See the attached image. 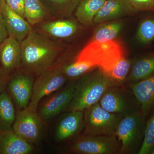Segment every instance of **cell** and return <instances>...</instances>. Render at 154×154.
Returning <instances> with one entry per match:
<instances>
[{
  "label": "cell",
  "instance_id": "32",
  "mask_svg": "<svg viewBox=\"0 0 154 154\" xmlns=\"http://www.w3.org/2000/svg\"><path fill=\"white\" fill-rule=\"evenodd\" d=\"M7 77L0 67V94L2 93L3 88L5 84Z\"/></svg>",
  "mask_w": 154,
  "mask_h": 154
},
{
  "label": "cell",
  "instance_id": "6",
  "mask_svg": "<svg viewBox=\"0 0 154 154\" xmlns=\"http://www.w3.org/2000/svg\"><path fill=\"white\" fill-rule=\"evenodd\" d=\"M121 144L115 135H83L69 147V152L79 154H120Z\"/></svg>",
  "mask_w": 154,
  "mask_h": 154
},
{
  "label": "cell",
  "instance_id": "2",
  "mask_svg": "<svg viewBox=\"0 0 154 154\" xmlns=\"http://www.w3.org/2000/svg\"><path fill=\"white\" fill-rule=\"evenodd\" d=\"M110 87L109 79L100 69L84 76L75 82L73 96L67 110L85 111L99 102Z\"/></svg>",
  "mask_w": 154,
  "mask_h": 154
},
{
  "label": "cell",
  "instance_id": "33",
  "mask_svg": "<svg viewBox=\"0 0 154 154\" xmlns=\"http://www.w3.org/2000/svg\"><path fill=\"white\" fill-rule=\"evenodd\" d=\"M149 154H154V145L153 147L152 148Z\"/></svg>",
  "mask_w": 154,
  "mask_h": 154
},
{
  "label": "cell",
  "instance_id": "18",
  "mask_svg": "<svg viewBox=\"0 0 154 154\" xmlns=\"http://www.w3.org/2000/svg\"><path fill=\"white\" fill-rule=\"evenodd\" d=\"M40 29L48 36L61 39L74 35L78 26L76 22L72 20H57L42 23Z\"/></svg>",
  "mask_w": 154,
  "mask_h": 154
},
{
  "label": "cell",
  "instance_id": "10",
  "mask_svg": "<svg viewBox=\"0 0 154 154\" xmlns=\"http://www.w3.org/2000/svg\"><path fill=\"white\" fill-rule=\"evenodd\" d=\"M42 119L37 111L30 110L27 107L19 111L16 116L12 129L29 143H37L41 137Z\"/></svg>",
  "mask_w": 154,
  "mask_h": 154
},
{
  "label": "cell",
  "instance_id": "29",
  "mask_svg": "<svg viewBox=\"0 0 154 154\" xmlns=\"http://www.w3.org/2000/svg\"><path fill=\"white\" fill-rule=\"evenodd\" d=\"M130 4L136 12H154V0H128Z\"/></svg>",
  "mask_w": 154,
  "mask_h": 154
},
{
  "label": "cell",
  "instance_id": "13",
  "mask_svg": "<svg viewBox=\"0 0 154 154\" xmlns=\"http://www.w3.org/2000/svg\"><path fill=\"white\" fill-rule=\"evenodd\" d=\"M21 44L9 36L0 46V67L6 76L21 65Z\"/></svg>",
  "mask_w": 154,
  "mask_h": 154
},
{
  "label": "cell",
  "instance_id": "23",
  "mask_svg": "<svg viewBox=\"0 0 154 154\" xmlns=\"http://www.w3.org/2000/svg\"><path fill=\"white\" fill-rule=\"evenodd\" d=\"M122 25V22H120L102 25L94 32L89 42H104L113 40L120 33Z\"/></svg>",
  "mask_w": 154,
  "mask_h": 154
},
{
  "label": "cell",
  "instance_id": "4",
  "mask_svg": "<svg viewBox=\"0 0 154 154\" xmlns=\"http://www.w3.org/2000/svg\"><path fill=\"white\" fill-rule=\"evenodd\" d=\"M140 110L123 116L119 122L115 136L121 144L120 154L138 152L143 141L146 125Z\"/></svg>",
  "mask_w": 154,
  "mask_h": 154
},
{
  "label": "cell",
  "instance_id": "11",
  "mask_svg": "<svg viewBox=\"0 0 154 154\" xmlns=\"http://www.w3.org/2000/svg\"><path fill=\"white\" fill-rule=\"evenodd\" d=\"M34 82L33 76L23 72L15 75L9 82V93L21 110L27 108L30 103Z\"/></svg>",
  "mask_w": 154,
  "mask_h": 154
},
{
  "label": "cell",
  "instance_id": "17",
  "mask_svg": "<svg viewBox=\"0 0 154 154\" xmlns=\"http://www.w3.org/2000/svg\"><path fill=\"white\" fill-rule=\"evenodd\" d=\"M33 150V144L23 139L13 129L0 131V154H29Z\"/></svg>",
  "mask_w": 154,
  "mask_h": 154
},
{
  "label": "cell",
  "instance_id": "9",
  "mask_svg": "<svg viewBox=\"0 0 154 154\" xmlns=\"http://www.w3.org/2000/svg\"><path fill=\"white\" fill-rule=\"evenodd\" d=\"M75 85V82H70L40 101L37 111L42 119L49 120L66 109L72 99Z\"/></svg>",
  "mask_w": 154,
  "mask_h": 154
},
{
  "label": "cell",
  "instance_id": "26",
  "mask_svg": "<svg viewBox=\"0 0 154 154\" xmlns=\"http://www.w3.org/2000/svg\"><path fill=\"white\" fill-rule=\"evenodd\" d=\"M52 13L62 17L71 15L80 0H44Z\"/></svg>",
  "mask_w": 154,
  "mask_h": 154
},
{
  "label": "cell",
  "instance_id": "7",
  "mask_svg": "<svg viewBox=\"0 0 154 154\" xmlns=\"http://www.w3.org/2000/svg\"><path fill=\"white\" fill-rule=\"evenodd\" d=\"M37 76L28 107L34 111H37L38 104L43 98L63 88L68 79L59 66L53 67Z\"/></svg>",
  "mask_w": 154,
  "mask_h": 154
},
{
  "label": "cell",
  "instance_id": "15",
  "mask_svg": "<svg viewBox=\"0 0 154 154\" xmlns=\"http://www.w3.org/2000/svg\"><path fill=\"white\" fill-rule=\"evenodd\" d=\"M135 12L128 0H106L94 18V23L103 24Z\"/></svg>",
  "mask_w": 154,
  "mask_h": 154
},
{
  "label": "cell",
  "instance_id": "14",
  "mask_svg": "<svg viewBox=\"0 0 154 154\" xmlns=\"http://www.w3.org/2000/svg\"><path fill=\"white\" fill-rule=\"evenodd\" d=\"M84 127V111H69L58 122L54 134L55 140L57 142L68 140L78 134Z\"/></svg>",
  "mask_w": 154,
  "mask_h": 154
},
{
  "label": "cell",
  "instance_id": "16",
  "mask_svg": "<svg viewBox=\"0 0 154 154\" xmlns=\"http://www.w3.org/2000/svg\"><path fill=\"white\" fill-rule=\"evenodd\" d=\"M140 109L146 115L154 107V74L134 83L131 87Z\"/></svg>",
  "mask_w": 154,
  "mask_h": 154
},
{
  "label": "cell",
  "instance_id": "12",
  "mask_svg": "<svg viewBox=\"0 0 154 154\" xmlns=\"http://www.w3.org/2000/svg\"><path fill=\"white\" fill-rule=\"evenodd\" d=\"M0 11L9 36L21 43L32 31L31 26L8 6L5 0H0Z\"/></svg>",
  "mask_w": 154,
  "mask_h": 154
},
{
  "label": "cell",
  "instance_id": "27",
  "mask_svg": "<svg viewBox=\"0 0 154 154\" xmlns=\"http://www.w3.org/2000/svg\"><path fill=\"white\" fill-rule=\"evenodd\" d=\"M137 38L140 44L146 45L154 39V17H150L140 23L137 33Z\"/></svg>",
  "mask_w": 154,
  "mask_h": 154
},
{
  "label": "cell",
  "instance_id": "28",
  "mask_svg": "<svg viewBox=\"0 0 154 154\" xmlns=\"http://www.w3.org/2000/svg\"><path fill=\"white\" fill-rule=\"evenodd\" d=\"M154 145V114L146 125L143 141L137 154H149Z\"/></svg>",
  "mask_w": 154,
  "mask_h": 154
},
{
  "label": "cell",
  "instance_id": "5",
  "mask_svg": "<svg viewBox=\"0 0 154 154\" xmlns=\"http://www.w3.org/2000/svg\"><path fill=\"white\" fill-rule=\"evenodd\" d=\"M84 112V134L88 135H115L119 123L123 116L108 112L99 102Z\"/></svg>",
  "mask_w": 154,
  "mask_h": 154
},
{
  "label": "cell",
  "instance_id": "19",
  "mask_svg": "<svg viewBox=\"0 0 154 154\" xmlns=\"http://www.w3.org/2000/svg\"><path fill=\"white\" fill-rule=\"evenodd\" d=\"M106 0H80L76 10L77 20L83 25L89 26L94 23V18Z\"/></svg>",
  "mask_w": 154,
  "mask_h": 154
},
{
  "label": "cell",
  "instance_id": "3",
  "mask_svg": "<svg viewBox=\"0 0 154 154\" xmlns=\"http://www.w3.org/2000/svg\"><path fill=\"white\" fill-rule=\"evenodd\" d=\"M119 42L112 40L104 42H89L75 59L76 61L89 63L105 75L109 72L124 56Z\"/></svg>",
  "mask_w": 154,
  "mask_h": 154
},
{
  "label": "cell",
  "instance_id": "30",
  "mask_svg": "<svg viewBox=\"0 0 154 154\" xmlns=\"http://www.w3.org/2000/svg\"><path fill=\"white\" fill-rule=\"evenodd\" d=\"M5 1L12 11L24 18L25 0H5Z\"/></svg>",
  "mask_w": 154,
  "mask_h": 154
},
{
  "label": "cell",
  "instance_id": "8",
  "mask_svg": "<svg viewBox=\"0 0 154 154\" xmlns=\"http://www.w3.org/2000/svg\"><path fill=\"white\" fill-rule=\"evenodd\" d=\"M99 103L108 112L123 116L139 110L137 108L138 104L131 90L127 91L121 86L109 87Z\"/></svg>",
  "mask_w": 154,
  "mask_h": 154
},
{
  "label": "cell",
  "instance_id": "31",
  "mask_svg": "<svg viewBox=\"0 0 154 154\" xmlns=\"http://www.w3.org/2000/svg\"><path fill=\"white\" fill-rule=\"evenodd\" d=\"M8 31L0 11V46L8 38Z\"/></svg>",
  "mask_w": 154,
  "mask_h": 154
},
{
  "label": "cell",
  "instance_id": "21",
  "mask_svg": "<svg viewBox=\"0 0 154 154\" xmlns=\"http://www.w3.org/2000/svg\"><path fill=\"white\" fill-rule=\"evenodd\" d=\"M154 74V55L143 58L133 66L129 76L131 82H139Z\"/></svg>",
  "mask_w": 154,
  "mask_h": 154
},
{
  "label": "cell",
  "instance_id": "20",
  "mask_svg": "<svg viewBox=\"0 0 154 154\" xmlns=\"http://www.w3.org/2000/svg\"><path fill=\"white\" fill-rule=\"evenodd\" d=\"M16 118L11 97L6 92H2L0 94V131L12 129Z\"/></svg>",
  "mask_w": 154,
  "mask_h": 154
},
{
  "label": "cell",
  "instance_id": "1",
  "mask_svg": "<svg viewBox=\"0 0 154 154\" xmlns=\"http://www.w3.org/2000/svg\"><path fill=\"white\" fill-rule=\"evenodd\" d=\"M20 44L21 66L33 76L54 67L61 53L60 45L33 30Z\"/></svg>",
  "mask_w": 154,
  "mask_h": 154
},
{
  "label": "cell",
  "instance_id": "22",
  "mask_svg": "<svg viewBox=\"0 0 154 154\" xmlns=\"http://www.w3.org/2000/svg\"><path fill=\"white\" fill-rule=\"evenodd\" d=\"M47 12L40 0H25L24 18L31 26L41 23Z\"/></svg>",
  "mask_w": 154,
  "mask_h": 154
},
{
  "label": "cell",
  "instance_id": "25",
  "mask_svg": "<svg viewBox=\"0 0 154 154\" xmlns=\"http://www.w3.org/2000/svg\"><path fill=\"white\" fill-rule=\"evenodd\" d=\"M68 79H75L82 76L96 68L89 63L74 61L68 64L58 66Z\"/></svg>",
  "mask_w": 154,
  "mask_h": 154
},
{
  "label": "cell",
  "instance_id": "24",
  "mask_svg": "<svg viewBox=\"0 0 154 154\" xmlns=\"http://www.w3.org/2000/svg\"><path fill=\"white\" fill-rule=\"evenodd\" d=\"M130 62L123 56L108 73L106 74L112 87L121 86L126 79L130 69Z\"/></svg>",
  "mask_w": 154,
  "mask_h": 154
}]
</instances>
